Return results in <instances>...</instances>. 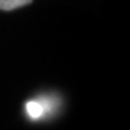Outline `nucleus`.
<instances>
[{
    "label": "nucleus",
    "instance_id": "1",
    "mask_svg": "<svg viewBox=\"0 0 130 130\" xmlns=\"http://www.w3.org/2000/svg\"><path fill=\"white\" fill-rule=\"evenodd\" d=\"M31 1L32 0H0V10L3 11L14 10L16 8L28 5Z\"/></svg>",
    "mask_w": 130,
    "mask_h": 130
},
{
    "label": "nucleus",
    "instance_id": "2",
    "mask_svg": "<svg viewBox=\"0 0 130 130\" xmlns=\"http://www.w3.org/2000/svg\"><path fill=\"white\" fill-rule=\"evenodd\" d=\"M26 111L31 118H38V117L42 115L43 107L37 101H29L26 104Z\"/></svg>",
    "mask_w": 130,
    "mask_h": 130
}]
</instances>
